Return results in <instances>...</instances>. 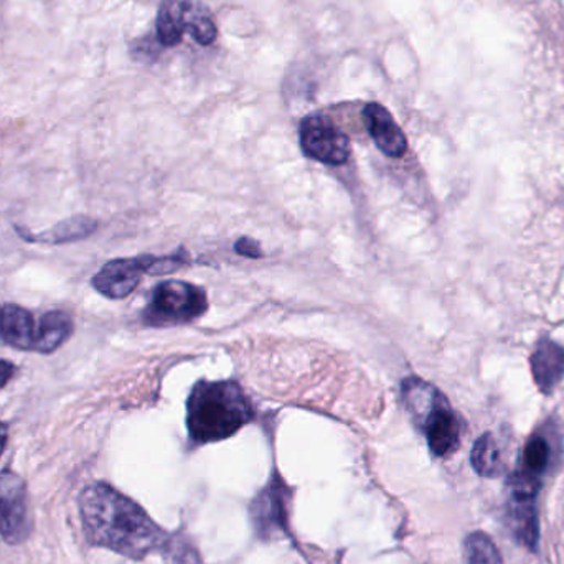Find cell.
<instances>
[{"label":"cell","mask_w":564,"mask_h":564,"mask_svg":"<svg viewBox=\"0 0 564 564\" xmlns=\"http://www.w3.org/2000/svg\"><path fill=\"white\" fill-rule=\"evenodd\" d=\"M235 251L241 257L247 258H261L263 257V251H261L260 243L258 241L251 240V238H241V240L237 241L235 245Z\"/></svg>","instance_id":"19"},{"label":"cell","mask_w":564,"mask_h":564,"mask_svg":"<svg viewBox=\"0 0 564 564\" xmlns=\"http://www.w3.org/2000/svg\"><path fill=\"white\" fill-rule=\"evenodd\" d=\"M15 373V367L10 361L0 360V390L9 383Z\"/></svg>","instance_id":"20"},{"label":"cell","mask_w":564,"mask_h":564,"mask_svg":"<svg viewBox=\"0 0 564 564\" xmlns=\"http://www.w3.org/2000/svg\"><path fill=\"white\" fill-rule=\"evenodd\" d=\"M185 264L184 257H139L132 260H112L99 270L91 284L99 294L109 299H124L135 291L144 274L172 273Z\"/></svg>","instance_id":"6"},{"label":"cell","mask_w":564,"mask_h":564,"mask_svg":"<svg viewBox=\"0 0 564 564\" xmlns=\"http://www.w3.org/2000/svg\"><path fill=\"white\" fill-rule=\"evenodd\" d=\"M470 464L480 477L496 479L502 474V454L492 433L482 434L470 451Z\"/></svg>","instance_id":"16"},{"label":"cell","mask_w":564,"mask_h":564,"mask_svg":"<svg viewBox=\"0 0 564 564\" xmlns=\"http://www.w3.org/2000/svg\"><path fill=\"white\" fill-rule=\"evenodd\" d=\"M72 334L73 321L66 312H46V314L40 318L33 350L40 351V354H52L59 345L65 344Z\"/></svg>","instance_id":"14"},{"label":"cell","mask_w":564,"mask_h":564,"mask_svg":"<svg viewBox=\"0 0 564 564\" xmlns=\"http://www.w3.org/2000/svg\"><path fill=\"white\" fill-rule=\"evenodd\" d=\"M467 564H503L502 555L487 533L474 532L464 542Z\"/></svg>","instance_id":"18"},{"label":"cell","mask_w":564,"mask_h":564,"mask_svg":"<svg viewBox=\"0 0 564 564\" xmlns=\"http://www.w3.org/2000/svg\"><path fill=\"white\" fill-rule=\"evenodd\" d=\"M253 417L250 400L235 381H198L188 397V434L197 444L227 440Z\"/></svg>","instance_id":"2"},{"label":"cell","mask_w":564,"mask_h":564,"mask_svg":"<svg viewBox=\"0 0 564 564\" xmlns=\"http://www.w3.org/2000/svg\"><path fill=\"white\" fill-rule=\"evenodd\" d=\"M552 463V446L545 437L535 434L525 444L522 457V469L532 476L542 477Z\"/></svg>","instance_id":"17"},{"label":"cell","mask_w":564,"mask_h":564,"mask_svg":"<svg viewBox=\"0 0 564 564\" xmlns=\"http://www.w3.org/2000/svg\"><path fill=\"white\" fill-rule=\"evenodd\" d=\"M158 39L162 45L175 46L185 32L200 45L208 46L217 40V23L197 0H162L155 20Z\"/></svg>","instance_id":"5"},{"label":"cell","mask_w":564,"mask_h":564,"mask_svg":"<svg viewBox=\"0 0 564 564\" xmlns=\"http://www.w3.org/2000/svg\"><path fill=\"white\" fill-rule=\"evenodd\" d=\"M25 482L17 474L0 473V536L17 543L26 535Z\"/></svg>","instance_id":"9"},{"label":"cell","mask_w":564,"mask_h":564,"mask_svg":"<svg viewBox=\"0 0 564 564\" xmlns=\"http://www.w3.org/2000/svg\"><path fill=\"white\" fill-rule=\"evenodd\" d=\"M285 486L274 479L267 489L254 499L251 507L254 529L261 536L273 535L285 527Z\"/></svg>","instance_id":"11"},{"label":"cell","mask_w":564,"mask_h":564,"mask_svg":"<svg viewBox=\"0 0 564 564\" xmlns=\"http://www.w3.org/2000/svg\"><path fill=\"white\" fill-rule=\"evenodd\" d=\"M299 141L308 159L325 165H344L350 158V141L327 116L311 115L302 119Z\"/></svg>","instance_id":"7"},{"label":"cell","mask_w":564,"mask_h":564,"mask_svg":"<svg viewBox=\"0 0 564 564\" xmlns=\"http://www.w3.org/2000/svg\"><path fill=\"white\" fill-rule=\"evenodd\" d=\"M7 444V427L6 424L0 423V454L3 453V447Z\"/></svg>","instance_id":"21"},{"label":"cell","mask_w":564,"mask_h":564,"mask_svg":"<svg viewBox=\"0 0 564 564\" xmlns=\"http://www.w3.org/2000/svg\"><path fill=\"white\" fill-rule=\"evenodd\" d=\"M83 529L93 545L129 558H144L164 543V532L134 502L108 484H95L79 497Z\"/></svg>","instance_id":"1"},{"label":"cell","mask_w":564,"mask_h":564,"mask_svg":"<svg viewBox=\"0 0 564 564\" xmlns=\"http://www.w3.org/2000/svg\"><path fill=\"white\" fill-rule=\"evenodd\" d=\"M96 221L91 218L75 217L69 220L62 221V224L53 227L52 230L45 231V234L36 235V237H30L25 231L20 230L25 240L29 241H42V243L59 245L69 243V241H79L88 238L89 235L95 234Z\"/></svg>","instance_id":"15"},{"label":"cell","mask_w":564,"mask_h":564,"mask_svg":"<svg viewBox=\"0 0 564 564\" xmlns=\"http://www.w3.org/2000/svg\"><path fill=\"white\" fill-rule=\"evenodd\" d=\"M507 489H509L507 527L520 546L536 553L540 546V516L536 499L542 490V480L520 467L509 477Z\"/></svg>","instance_id":"3"},{"label":"cell","mask_w":564,"mask_h":564,"mask_svg":"<svg viewBox=\"0 0 564 564\" xmlns=\"http://www.w3.org/2000/svg\"><path fill=\"white\" fill-rule=\"evenodd\" d=\"M35 322L26 308L7 304L0 308V338L19 350H33Z\"/></svg>","instance_id":"13"},{"label":"cell","mask_w":564,"mask_h":564,"mask_svg":"<svg viewBox=\"0 0 564 564\" xmlns=\"http://www.w3.org/2000/svg\"><path fill=\"white\" fill-rule=\"evenodd\" d=\"M208 299L204 289L184 281H164L155 285L145 307L144 322L154 327L188 324L207 312Z\"/></svg>","instance_id":"4"},{"label":"cell","mask_w":564,"mask_h":564,"mask_svg":"<svg viewBox=\"0 0 564 564\" xmlns=\"http://www.w3.org/2000/svg\"><path fill=\"white\" fill-rule=\"evenodd\" d=\"M533 380L543 394H552L564 378V348L550 338H542L530 358Z\"/></svg>","instance_id":"12"},{"label":"cell","mask_w":564,"mask_h":564,"mask_svg":"<svg viewBox=\"0 0 564 564\" xmlns=\"http://www.w3.org/2000/svg\"><path fill=\"white\" fill-rule=\"evenodd\" d=\"M364 121L375 144L384 155L393 159L404 155L408 149L406 135L387 108L378 102H368L364 108Z\"/></svg>","instance_id":"10"},{"label":"cell","mask_w":564,"mask_h":564,"mask_svg":"<svg viewBox=\"0 0 564 564\" xmlns=\"http://www.w3.org/2000/svg\"><path fill=\"white\" fill-rule=\"evenodd\" d=\"M416 423L423 430L433 456L447 457L459 447L460 421L444 394Z\"/></svg>","instance_id":"8"}]
</instances>
